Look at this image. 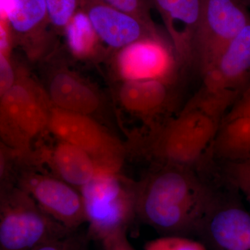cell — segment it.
Segmentation results:
<instances>
[{
  "instance_id": "5",
  "label": "cell",
  "mask_w": 250,
  "mask_h": 250,
  "mask_svg": "<svg viewBox=\"0 0 250 250\" xmlns=\"http://www.w3.org/2000/svg\"><path fill=\"white\" fill-rule=\"evenodd\" d=\"M52 107L31 83L16 82L1 96L0 133L1 142L28 159H36L33 141L47 129Z\"/></svg>"
},
{
  "instance_id": "1",
  "label": "cell",
  "mask_w": 250,
  "mask_h": 250,
  "mask_svg": "<svg viewBox=\"0 0 250 250\" xmlns=\"http://www.w3.org/2000/svg\"><path fill=\"white\" fill-rule=\"evenodd\" d=\"M218 199L195 169L155 164L136 182V217L164 236L198 232Z\"/></svg>"
},
{
  "instance_id": "28",
  "label": "cell",
  "mask_w": 250,
  "mask_h": 250,
  "mask_svg": "<svg viewBox=\"0 0 250 250\" xmlns=\"http://www.w3.org/2000/svg\"><path fill=\"white\" fill-rule=\"evenodd\" d=\"M7 23L0 22V53L6 54L9 47V29Z\"/></svg>"
},
{
  "instance_id": "11",
  "label": "cell",
  "mask_w": 250,
  "mask_h": 250,
  "mask_svg": "<svg viewBox=\"0 0 250 250\" xmlns=\"http://www.w3.org/2000/svg\"><path fill=\"white\" fill-rule=\"evenodd\" d=\"M197 233L208 250H250V213L236 204L217 200Z\"/></svg>"
},
{
  "instance_id": "23",
  "label": "cell",
  "mask_w": 250,
  "mask_h": 250,
  "mask_svg": "<svg viewBox=\"0 0 250 250\" xmlns=\"http://www.w3.org/2000/svg\"><path fill=\"white\" fill-rule=\"evenodd\" d=\"M229 176L250 202V154L245 159L229 164Z\"/></svg>"
},
{
  "instance_id": "27",
  "label": "cell",
  "mask_w": 250,
  "mask_h": 250,
  "mask_svg": "<svg viewBox=\"0 0 250 250\" xmlns=\"http://www.w3.org/2000/svg\"><path fill=\"white\" fill-rule=\"evenodd\" d=\"M103 250H136L130 244L126 231H123L108 237L102 241Z\"/></svg>"
},
{
  "instance_id": "18",
  "label": "cell",
  "mask_w": 250,
  "mask_h": 250,
  "mask_svg": "<svg viewBox=\"0 0 250 250\" xmlns=\"http://www.w3.org/2000/svg\"><path fill=\"white\" fill-rule=\"evenodd\" d=\"M1 21L21 35H31L49 23L46 0H1Z\"/></svg>"
},
{
  "instance_id": "19",
  "label": "cell",
  "mask_w": 250,
  "mask_h": 250,
  "mask_svg": "<svg viewBox=\"0 0 250 250\" xmlns=\"http://www.w3.org/2000/svg\"><path fill=\"white\" fill-rule=\"evenodd\" d=\"M67 45L70 51L80 57L92 53L99 39L88 15L83 9L77 11L65 29Z\"/></svg>"
},
{
  "instance_id": "26",
  "label": "cell",
  "mask_w": 250,
  "mask_h": 250,
  "mask_svg": "<svg viewBox=\"0 0 250 250\" xmlns=\"http://www.w3.org/2000/svg\"><path fill=\"white\" fill-rule=\"evenodd\" d=\"M250 117V93L237 100L229 108L223 120Z\"/></svg>"
},
{
  "instance_id": "13",
  "label": "cell",
  "mask_w": 250,
  "mask_h": 250,
  "mask_svg": "<svg viewBox=\"0 0 250 250\" xmlns=\"http://www.w3.org/2000/svg\"><path fill=\"white\" fill-rule=\"evenodd\" d=\"M160 13L180 64H190L202 0H152Z\"/></svg>"
},
{
  "instance_id": "20",
  "label": "cell",
  "mask_w": 250,
  "mask_h": 250,
  "mask_svg": "<svg viewBox=\"0 0 250 250\" xmlns=\"http://www.w3.org/2000/svg\"><path fill=\"white\" fill-rule=\"evenodd\" d=\"M49 22L57 29H65L80 9V0H46Z\"/></svg>"
},
{
  "instance_id": "25",
  "label": "cell",
  "mask_w": 250,
  "mask_h": 250,
  "mask_svg": "<svg viewBox=\"0 0 250 250\" xmlns=\"http://www.w3.org/2000/svg\"><path fill=\"white\" fill-rule=\"evenodd\" d=\"M0 93L1 95L8 91L15 84L14 72L6 57V54L0 53Z\"/></svg>"
},
{
  "instance_id": "14",
  "label": "cell",
  "mask_w": 250,
  "mask_h": 250,
  "mask_svg": "<svg viewBox=\"0 0 250 250\" xmlns=\"http://www.w3.org/2000/svg\"><path fill=\"white\" fill-rule=\"evenodd\" d=\"M167 85L160 80L125 82L120 90V102L126 111L147 121L152 131L166 121L162 116L170 109Z\"/></svg>"
},
{
  "instance_id": "16",
  "label": "cell",
  "mask_w": 250,
  "mask_h": 250,
  "mask_svg": "<svg viewBox=\"0 0 250 250\" xmlns=\"http://www.w3.org/2000/svg\"><path fill=\"white\" fill-rule=\"evenodd\" d=\"M49 98L53 107L89 116L98 111L100 106L98 95L67 72H59L52 79Z\"/></svg>"
},
{
  "instance_id": "2",
  "label": "cell",
  "mask_w": 250,
  "mask_h": 250,
  "mask_svg": "<svg viewBox=\"0 0 250 250\" xmlns=\"http://www.w3.org/2000/svg\"><path fill=\"white\" fill-rule=\"evenodd\" d=\"M228 105L200 91L174 117H171L135 143L132 152L155 164L195 169L211 156L212 146Z\"/></svg>"
},
{
  "instance_id": "22",
  "label": "cell",
  "mask_w": 250,
  "mask_h": 250,
  "mask_svg": "<svg viewBox=\"0 0 250 250\" xmlns=\"http://www.w3.org/2000/svg\"><path fill=\"white\" fill-rule=\"evenodd\" d=\"M146 250H208L204 243L187 236H164L149 242Z\"/></svg>"
},
{
  "instance_id": "10",
  "label": "cell",
  "mask_w": 250,
  "mask_h": 250,
  "mask_svg": "<svg viewBox=\"0 0 250 250\" xmlns=\"http://www.w3.org/2000/svg\"><path fill=\"white\" fill-rule=\"evenodd\" d=\"M80 8L88 15L99 39L112 48L121 49L144 39L167 40L160 31L101 0H80Z\"/></svg>"
},
{
  "instance_id": "12",
  "label": "cell",
  "mask_w": 250,
  "mask_h": 250,
  "mask_svg": "<svg viewBox=\"0 0 250 250\" xmlns=\"http://www.w3.org/2000/svg\"><path fill=\"white\" fill-rule=\"evenodd\" d=\"M250 72V22L231 41L211 68L206 73V92L238 95V88Z\"/></svg>"
},
{
  "instance_id": "7",
  "label": "cell",
  "mask_w": 250,
  "mask_h": 250,
  "mask_svg": "<svg viewBox=\"0 0 250 250\" xmlns=\"http://www.w3.org/2000/svg\"><path fill=\"white\" fill-rule=\"evenodd\" d=\"M250 22L248 6L242 0H202L190 64L205 76L228 44Z\"/></svg>"
},
{
  "instance_id": "29",
  "label": "cell",
  "mask_w": 250,
  "mask_h": 250,
  "mask_svg": "<svg viewBox=\"0 0 250 250\" xmlns=\"http://www.w3.org/2000/svg\"><path fill=\"white\" fill-rule=\"evenodd\" d=\"M243 2L247 6L250 7V0H242Z\"/></svg>"
},
{
  "instance_id": "9",
  "label": "cell",
  "mask_w": 250,
  "mask_h": 250,
  "mask_svg": "<svg viewBox=\"0 0 250 250\" xmlns=\"http://www.w3.org/2000/svg\"><path fill=\"white\" fill-rule=\"evenodd\" d=\"M117 68L125 81L160 80L170 83L180 62L170 41L147 39L120 49Z\"/></svg>"
},
{
  "instance_id": "15",
  "label": "cell",
  "mask_w": 250,
  "mask_h": 250,
  "mask_svg": "<svg viewBox=\"0 0 250 250\" xmlns=\"http://www.w3.org/2000/svg\"><path fill=\"white\" fill-rule=\"evenodd\" d=\"M41 165H46L50 173L80 190L96 174V166L83 150L70 143L58 140L53 147L36 150Z\"/></svg>"
},
{
  "instance_id": "21",
  "label": "cell",
  "mask_w": 250,
  "mask_h": 250,
  "mask_svg": "<svg viewBox=\"0 0 250 250\" xmlns=\"http://www.w3.org/2000/svg\"><path fill=\"white\" fill-rule=\"evenodd\" d=\"M116 9L137 18L148 27L154 30L157 28L151 17V9L153 4L152 0H101Z\"/></svg>"
},
{
  "instance_id": "3",
  "label": "cell",
  "mask_w": 250,
  "mask_h": 250,
  "mask_svg": "<svg viewBox=\"0 0 250 250\" xmlns=\"http://www.w3.org/2000/svg\"><path fill=\"white\" fill-rule=\"evenodd\" d=\"M136 182L122 172L97 170L93 178L80 190L89 239L102 242L127 231L136 218Z\"/></svg>"
},
{
  "instance_id": "8",
  "label": "cell",
  "mask_w": 250,
  "mask_h": 250,
  "mask_svg": "<svg viewBox=\"0 0 250 250\" xmlns=\"http://www.w3.org/2000/svg\"><path fill=\"white\" fill-rule=\"evenodd\" d=\"M17 187L27 192L44 211L68 229L76 231L86 223L80 190L45 169L30 164L24 166L20 171Z\"/></svg>"
},
{
  "instance_id": "6",
  "label": "cell",
  "mask_w": 250,
  "mask_h": 250,
  "mask_svg": "<svg viewBox=\"0 0 250 250\" xmlns=\"http://www.w3.org/2000/svg\"><path fill=\"white\" fill-rule=\"evenodd\" d=\"M47 129L57 139L88 154L98 170L122 172L129 154L127 145L108 132L91 116L52 106Z\"/></svg>"
},
{
  "instance_id": "24",
  "label": "cell",
  "mask_w": 250,
  "mask_h": 250,
  "mask_svg": "<svg viewBox=\"0 0 250 250\" xmlns=\"http://www.w3.org/2000/svg\"><path fill=\"white\" fill-rule=\"evenodd\" d=\"M87 236H81L74 231L59 239L47 242L33 250H87Z\"/></svg>"
},
{
  "instance_id": "4",
  "label": "cell",
  "mask_w": 250,
  "mask_h": 250,
  "mask_svg": "<svg viewBox=\"0 0 250 250\" xmlns=\"http://www.w3.org/2000/svg\"><path fill=\"white\" fill-rule=\"evenodd\" d=\"M74 231L19 187L0 190V250H33Z\"/></svg>"
},
{
  "instance_id": "17",
  "label": "cell",
  "mask_w": 250,
  "mask_h": 250,
  "mask_svg": "<svg viewBox=\"0 0 250 250\" xmlns=\"http://www.w3.org/2000/svg\"><path fill=\"white\" fill-rule=\"evenodd\" d=\"M250 154V117L223 120L212 146V157L231 164Z\"/></svg>"
}]
</instances>
